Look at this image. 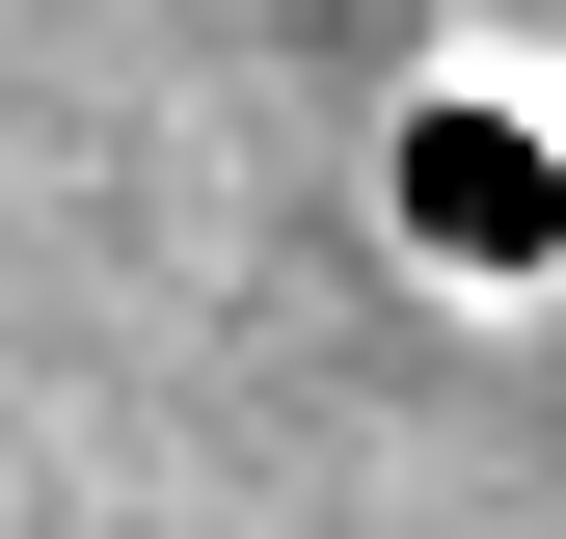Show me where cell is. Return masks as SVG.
Here are the masks:
<instances>
[{"mask_svg":"<svg viewBox=\"0 0 566 539\" xmlns=\"http://www.w3.org/2000/svg\"><path fill=\"white\" fill-rule=\"evenodd\" d=\"M378 216L432 243L459 297H539V270H566V108L539 82H432V108L378 135Z\"/></svg>","mask_w":566,"mask_h":539,"instance_id":"1","label":"cell"}]
</instances>
